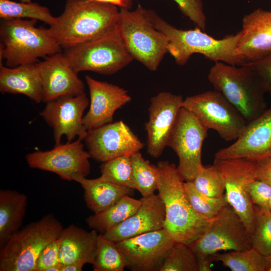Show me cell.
<instances>
[{
  "instance_id": "cell-1",
  "label": "cell",
  "mask_w": 271,
  "mask_h": 271,
  "mask_svg": "<svg viewBox=\"0 0 271 271\" xmlns=\"http://www.w3.org/2000/svg\"><path fill=\"white\" fill-rule=\"evenodd\" d=\"M158 195L165 207V228L175 242L189 245L207 228L211 219L197 213L189 203L184 188V181L174 163L157 164Z\"/></svg>"
},
{
  "instance_id": "cell-2",
  "label": "cell",
  "mask_w": 271,
  "mask_h": 271,
  "mask_svg": "<svg viewBox=\"0 0 271 271\" xmlns=\"http://www.w3.org/2000/svg\"><path fill=\"white\" fill-rule=\"evenodd\" d=\"M149 15L155 27L162 32L168 42V53L180 66L186 64L194 54H200L215 63L241 66L247 63L236 53L241 31L226 35L221 39L214 38L197 27L193 30L179 29L149 10Z\"/></svg>"
},
{
  "instance_id": "cell-3",
  "label": "cell",
  "mask_w": 271,
  "mask_h": 271,
  "mask_svg": "<svg viewBox=\"0 0 271 271\" xmlns=\"http://www.w3.org/2000/svg\"><path fill=\"white\" fill-rule=\"evenodd\" d=\"M117 7L92 0H66L62 13L50 29L61 47L68 49L114 28Z\"/></svg>"
},
{
  "instance_id": "cell-4",
  "label": "cell",
  "mask_w": 271,
  "mask_h": 271,
  "mask_svg": "<svg viewBox=\"0 0 271 271\" xmlns=\"http://www.w3.org/2000/svg\"><path fill=\"white\" fill-rule=\"evenodd\" d=\"M36 20L3 19L0 27V58L6 66L37 63L38 59L60 52L51 30L36 27Z\"/></svg>"
},
{
  "instance_id": "cell-5",
  "label": "cell",
  "mask_w": 271,
  "mask_h": 271,
  "mask_svg": "<svg viewBox=\"0 0 271 271\" xmlns=\"http://www.w3.org/2000/svg\"><path fill=\"white\" fill-rule=\"evenodd\" d=\"M207 77L214 89L238 110L247 122L266 109V92L258 75L247 63L236 66L216 62Z\"/></svg>"
},
{
  "instance_id": "cell-6",
  "label": "cell",
  "mask_w": 271,
  "mask_h": 271,
  "mask_svg": "<svg viewBox=\"0 0 271 271\" xmlns=\"http://www.w3.org/2000/svg\"><path fill=\"white\" fill-rule=\"evenodd\" d=\"M63 229L52 214L29 223L0 247V270L35 271L40 254L60 237Z\"/></svg>"
},
{
  "instance_id": "cell-7",
  "label": "cell",
  "mask_w": 271,
  "mask_h": 271,
  "mask_svg": "<svg viewBox=\"0 0 271 271\" xmlns=\"http://www.w3.org/2000/svg\"><path fill=\"white\" fill-rule=\"evenodd\" d=\"M116 28L133 58L156 71L168 53V42L152 23L149 10L141 5L133 11L120 9Z\"/></svg>"
},
{
  "instance_id": "cell-8",
  "label": "cell",
  "mask_w": 271,
  "mask_h": 271,
  "mask_svg": "<svg viewBox=\"0 0 271 271\" xmlns=\"http://www.w3.org/2000/svg\"><path fill=\"white\" fill-rule=\"evenodd\" d=\"M73 70L112 75L133 59L116 28L93 39L66 49L64 53Z\"/></svg>"
},
{
  "instance_id": "cell-9",
  "label": "cell",
  "mask_w": 271,
  "mask_h": 271,
  "mask_svg": "<svg viewBox=\"0 0 271 271\" xmlns=\"http://www.w3.org/2000/svg\"><path fill=\"white\" fill-rule=\"evenodd\" d=\"M183 107L194 114L208 129L215 130L227 142L235 141L247 124L238 110L215 89L186 97Z\"/></svg>"
},
{
  "instance_id": "cell-10",
  "label": "cell",
  "mask_w": 271,
  "mask_h": 271,
  "mask_svg": "<svg viewBox=\"0 0 271 271\" xmlns=\"http://www.w3.org/2000/svg\"><path fill=\"white\" fill-rule=\"evenodd\" d=\"M189 246L197 256H210L221 251L250 249L252 247V236L227 204L211 219L204 233Z\"/></svg>"
},
{
  "instance_id": "cell-11",
  "label": "cell",
  "mask_w": 271,
  "mask_h": 271,
  "mask_svg": "<svg viewBox=\"0 0 271 271\" xmlns=\"http://www.w3.org/2000/svg\"><path fill=\"white\" fill-rule=\"evenodd\" d=\"M225 182L224 196L252 236L254 229V209L248 192L250 182L256 178L257 161L245 158L214 159Z\"/></svg>"
},
{
  "instance_id": "cell-12",
  "label": "cell",
  "mask_w": 271,
  "mask_h": 271,
  "mask_svg": "<svg viewBox=\"0 0 271 271\" xmlns=\"http://www.w3.org/2000/svg\"><path fill=\"white\" fill-rule=\"evenodd\" d=\"M208 130L192 112L181 109L168 146L178 157L177 169L184 181H193L203 165L202 148Z\"/></svg>"
},
{
  "instance_id": "cell-13",
  "label": "cell",
  "mask_w": 271,
  "mask_h": 271,
  "mask_svg": "<svg viewBox=\"0 0 271 271\" xmlns=\"http://www.w3.org/2000/svg\"><path fill=\"white\" fill-rule=\"evenodd\" d=\"M81 141L78 139L55 145L49 151L33 152L26 156V162L31 168L55 173L65 180L86 177L90 172L91 157Z\"/></svg>"
},
{
  "instance_id": "cell-14",
  "label": "cell",
  "mask_w": 271,
  "mask_h": 271,
  "mask_svg": "<svg viewBox=\"0 0 271 271\" xmlns=\"http://www.w3.org/2000/svg\"><path fill=\"white\" fill-rule=\"evenodd\" d=\"M84 140L90 157L103 163L121 156H130L144 147L122 120L88 130Z\"/></svg>"
},
{
  "instance_id": "cell-15",
  "label": "cell",
  "mask_w": 271,
  "mask_h": 271,
  "mask_svg": "<svg viewBox=\"0 0 271 271\" xmlns=\"http://www.w3.org/2000/svg\"><path fill=\"white\" fill-rule=\"evenodd\" d=\"M175 242L163 228L116 243L126 267L132 271H159Z\"/></svg>"
},
{
  "instance_id": "cell-16",
  "label": "cell",
  "mask_w": 271,
  "mask_h": 271,
  "mask_svg": "<svg viewBox=\"0 0 271 271\" xmlns=\"http://www.w3.org/2000/svg\"><path fill=\"white\" fill-rule=\"evenodd\" d=\"M183 101L181 95L166 91L161 92L151 99L145 129L147 153L152 157H159L168 146Z\"/></svg>"
},
{
  "instance_id": "cell-17",
  "label": "cell",
  "mask_w": 271,
  "mask_h": 271,
  "mask_svg": "<svg viewBox=\"0 0 271 271\" xmlns=\"http://www.w3.org/2000/svg\"><path fill=\"white\" fill-rule=\"evenodd\" d=\"M40 115L53 130L55 145L65 136L67 142L76 137L84 140L87 130L83 124V114L89 103L85 93L76 96H63L46 102Z\"/></svg>"
},
{
  "instance_id": "cell-18",
  "label": "cell",
  "mask_w": 271,
  "mask_h": 271,
  "mask_svg": "<svg viewBox=\"0 0 271 271\" xmlns=\"http://www.w3.org/2000/svg\"><path fill=\"white\" fill-rule=\"evenodd\" d=\"M271 156V107L247 122L239 137L218 151L215 159L245 158L254 161Z\"/></svg>"
},
{
  "instance_id": "cell-19",
  "label": "cell",
  "mask_w": 271,
  "mask_h": 271,
  "mask_svg": "<svg viewBox=\"0 0 271 271\" xmlns=\"http://www.w3.org/2000/svg\"><path fill=\"white\" fill-rule=\"evenodd\" d=\"M85 78L90 102L89 109L83 117V124L88 130L112 122L115 111L129 102L131 98L123 88L88 75Z\"/></svg>"
},
{
  "instance_id": "cell-20",
  "label": "cell",
  "mask_w": 271,
  "mask_h": 271,
  "mask_svg": "<svg viewBox=\"0 0 271 271\" xmlns=\"http://www.w3.org/2000/svg\"><path fill=\"white\" fill-rule=\"evenodd\" d=\"M37 64L44 102L63 96H76L85 93L83 82L64 54L59 52L46 57Z\"/></svg>"
},
{
  "instance_id": "cell-21",
  "label": "cell",
  "mask_w": 271,
  "mask_h": 271,
  "mask_svg": "<svg viewBox=\"0 0 271 271\" xmlns=\"http://www.w3.org/2000/svg\"><path fill=\"white\" fill-rule=\"evenodd\" d=\"M242 26L238 56L249 62L271 54V11L257 9L245 15Z\"/></svg>"
},
{
  "instance_id": "cell-22",
  "label": "cell",
  "mask_w": 271,
  "mask_h": 271,
  "mask_svg": "<svg viewBox=\"0 0 271 271\" xmlns=\"http://www.w3.org/2000/svg\"><path fill=\"white\" fill-rule=\"evenodd\" d=\"M142 204L132 215L103 235L117 242L164 228V204L158 194L142 197Z\"/></svg>"
},
{
  "instance_id": "cell-23",
  "label": "cell",
  "mask_w": 271,
  "mask_h": 271,
  "mask_svg": "<svg viewBox=\"0 0 271 271\" xmlns=\"http://www.w3.org/2000/svg\"><path fill=\"white\" fill-rule=\"evenodd\" d=\"M98 232L90 231L71 224L64 228L60 236V262L84 266L93 264L97 250Z\"/></svg>"
},
{
  "instance_id": "cell-24",
  "label": "cell",
  "mask_w": 271,
  "mask_h": 271,
  "mask_svg": "<svg viewBox=\"0 0 271 271\" xmlns=\"http://www.w3.org/2000/svg\"><path fill=\"white\" fill-rule=\"evenodd\" d=\"M37 63L16 67L1 65V92L23 94L37 103L44 101L43 87Z\"/></svg>"
},
{
  "instance_id": "cell-25",
  "label": "cell",
  "mask_w": 271,
  "mask_h": 271,
  "mask_svg": "<svg viewBox=\"0 0 271 271\" xmlns=\"http://www.w3.org/2000/svg\"><path fill=\"white\" fill-rule=\"evenodd\" d=\"M74 181L84 190L87 207L98 213L111 207L125 196H132L134 190L109 181L101 176L93 179L79 177Z\"/></svg>"
},
{
  "instance_id": "cell-26",
  "label": "cell",
  "mask_w": 271,
  "mask_h": 271,
  "mask_svg": "<svg viewBox=\"0 0 271 271\" xmlns=\"http://www.w3.org/2000/svg\"><path fill=\"white\" fill-rule=\"evenodd\" d=\"M27 203V196L24 193L0 190V247L20 229Z\"/></svg>"
},
{
  "instance_id": "cell-27",
  "label": "cell",
  "mask_w": 271,
  "mask_h": 271,
  "mask_svg": "<svg viewBox=\"0 0 271 271\" xmlns=\"http://www.w3.org/2000/svg\"><path fill=\"white\" fill-rule=\"evenodd\" d=\"M141 204V199L125 196L105 210L89 216L86 222L90 228L103 234L134 214Z\"/></svg>"
},
{
  "instance_id": "cell-28",
  "label": "cell",
  "mask_w": 271,
  "mask_h": 271,
  "mask_svg": "<svg viewBox=\"0 0 271 271\" xmlns=\"http://www.w3.org/2000/svg\"><path fill=\"white\" fill-rule=\"evenodd\" d=\"M212 261H220L232 271H266L267 257L254 247L243 250H231L210 256Z\"/></svg>"
},
{
  "instance_id": "cell-29",
  "label": "cell",
  "mask_w": 271,
  "mask_h": 271,
  "mask_svg": "<svg viewBox=\"0 0 271 271\" xmlns=\"http://www.w3.org/2000/svg\"><path fill=\"white\" fill-rule=\"evenodd\" d=\"M0 17L3 19L29 18L51 26L56 21L49 9L37 3L0 0Z\"/></svg>"
},
{
  "instance_id": "cell-30",
  "label": "cell",
  "mask_w": 271,
  "mask_h": 271,
  "mask_svg": "<svg viewBox=\"0 0 271 271\" xmlns=\"http://www.w3.org/2000/svg\"><path fill=\"white\" fill-rule=\"evenodd\" d=\"M92 265L94 271H123L126 267L116 243L102 233L98 236L96 253Z\"/></svg>"
},
{
  "instance_id": "cell-31",
  "label": "cell",
  "mask_w": 271,
  "mask_h": 271,
  "mask_svg": "<svg viewBox=\"0 0 271 271\" xmlns=\"http://www.w3.org/2000/svg\"><path fill=\"white\" fill-rule=\"evenodd\" d=\"M130 160L137 190L143 197L155 194L158 185L157 166L145 160L140 152L131 155Z\"/></svg>"
},
{
  "instance_id": "cell-32",
  "label": "cell",
  "mask_w": 271,
  "mask_h": 271,
  "mask_svg": "<svg viewBox=\"0 0 271 271\" xmlns=\"http://www.w3.org/2000/svg\"><path fill=\"white\" fill-rule=\"evenodd\" d=\"M184 188L188 200L193 209L205 219H212L225 206L228 204L224 195L218 198L208 196L199 191L192 181H184Z\"/></svg>"
},
{
  "instance_id": "cell-33",
  "label": "cell",
  "mask_w": 271,
  "mask_h": 271,
  "mask_svg": "<svg viewBox=\"0 0 271 271\" xmlns=\"http://www.w3.org/2000/svg\"><path fill=\"white\" fill-rule=\"evenodd\" d=\"M100 169V176L103 178L118 185L137 190L130 156H121L103 162Z\"/></svg>"
},
{
  "instance_id": "cell-34",
  "label": "cell",
  "mask_w": 271,
  "mask_h": 271,
  "mask_svg": "<svg viewBox=\"0 0 271 271\" xmlns=\"http://www.w3.org/2000/svg\"><path fill=\"white\" fill-rule=\"evenodd\" d=\"M159 271H198L197 256L189 245L175 242Z\"/></svg>"
},
{
  "instance_id": "cell-35",
  "label": "cell",
  "mask_w": 271,
  "mask_h": 271,
  "mask_svg": "<svg viewBox=\"0 0 271 271\" xmlns=\"http://www.w3.org/2000/svg\"><path fill=\"white\" fill-rule=\"evenodd\" d=\"M254 229L252 235V247L262 255H271V210L253 205Z\"/></svg>"
},
{
  "instance_id": "cell-36",
  "label": "cell",
  "mask_w": 271,
  "mask_h": 271,
  "mask_svg": "<svg viewBox=\"0 0 271 271\" xmlns=\"http://www.w3.org/2000/svg\"><path fill=\"white\" fill-rule=\"evenodd\" d=\"M192 182L199 191L208 196L218 198L224 195L225 182L223 175L214 164L203 165Z\"/></svg>"
},
{
  "instance_id": "cell-37",
  "label": "cell",
  "mask_w": 271,
  "mask_h": 271,
  "mask_svg": "<svg viewBox=\"0 0 271 271\" xmlns=\"http://www.w3.org/2000/svg\"><path fill=\"white\" fill-rule=\"evenodd\" d=\"M181 13L189 18L197 27L205 30L206 17L202 0H173Z\"/></svg>"
},
{
  "instance_id": "cell-38",
  "label": "cell",
  "mask_w": 271,
  "mask_h": 271,
  "mask_svg": "<svg viewBox=\"0 0 271 271\" xmlns=\"http://www.w3.org/2000/svg\"><path fill=\"white\" fill-rule=\"evenodd\" d=\"M60 237L50 243L42 251L36 262L35 271H46L50 267L60 263Z\"/></svg>"
},
{
  "instance_id": "cell-39",
  "label": "cell",
  "mask_w": 271,
  "mask_h": 271,
  "mask_svg": "<svg viewBox=\"0 0 271 271\" xmlns=\"http://www.w3.org/2000/svg\"><path fill=\"white\" fill-rule=\"evenodd\" d=\"M248 192L253 205L268 207L271 199V186L265 182L255 179L249 185Z\"/></svg>"
},
{
  "instance_id": "cell-40",
  "label": "cell",
  "mask_w": 271,
  "mask_h": 271,
  "mask_svg": "<svg viewBox=\"0 0 271 271\" xmlns=\"http://www.w3.org/2000/svg\"><path fill=\"white\" fill-rule=\"evenodd\" d=\"M247 64L255 71L266 93L271 96V54Z\"/></svg>"
},
{
  "instance_id": "cell-41",
  "label": "cell",
  "mask_w": 271,
  "mask_h": 271,
  "mask_svg": "<svg viewBox=\"0 0 271 271\" xmlns=\"http://www.w3.org/2000/svg\"><path fill=\"white\" fill-rule=\"evenodd\" d=\"M256 178L271 186V156L257 161Z\"/></svg>"
},
{
  "instance_id": "cell-42",
  "label": "cell",
  "mask_w": 271,
  "mask_h": 271,
  "mask_svg": "<svg viewBox=\"0 0 271 271\" xmlns=\"http://www.w3.org/2000/svg\"><path fill=\"white\" fill-rule=\"evenodd\" d=\"M99 3L110 4L120 9L129 10L132 5V0H92Z\"/></svg>"
},
{
  "instance_id": "cell-43",
  "label": "cell",
  "mask_w": 271,
  "mask_h": 271,
  "mask_svg": "<svg viewBox=\"0 0 271 271\" xmlns=\"http://www.w3.org/2000/svg\"><path fill=\"white\" fill-rule=\"evenodd\" d=\"M198 271H211V263L213 261L210 256H197Z\"/></svg>"
},
{
  "instance_id": "cell-44",
  "label": "cell",
  "mask_w": 271,
  "mask_h": 271,
  "mask_svg": "<svg viewBox=\"0 0 271 271\" xmlns=\"http://www.w3.org/2000/svg\"><path fill=\"white\" fill-rule=\"evenodd\" d=\"M83 266L71 263L68 264H62L61 271H81L82 269Z\"/></svg>"
},
{
  "instance_id": "cell-45",
  "label": "cell",
  "mask_w": 271,
  "mask_h": 271,
  "mask_svg": "<svg viewBox=\"0 0 271 271\" xmlns=\"http://www.w3.org/2000/svg\"><path fill=\"white\" fill-rule=\"evenodd\" d=\"M62 264L61 263L49 267L46 271H61Z\"/></svg>"
},
{
  "instance_id": "cell-46",
  "label": "cell",
  "mask_w": 271,
  "mask_h": 271,
  "mask_svg": "<svg viewBox=\"0 0 271 271\" xmlns=\"http://www.w3.org/2000/svg\"><path fill=\"white\" fill-rule=\"evenodd\" d=\"M268 259V264H267V271H271V255L267 257Z\"/></svg>"
},
{
  "instance_id": "cell-47",
  "label": "cell",
  "mask_w": 271,
  "mask_h": 271,
  "mask_svg": "<svg viewBox=\"0 0 271 271\" xmlns=\"http://www.w3.org/2000/svg\"><path fill=\"white\" fill-rule=\"evenodd\" d=\"M21 2L31 3L32 0H20Z\"/></svg>"
},
{
  "instance_id": "cell-48",
  "label": "cell",
  "mask_w": 271,
  "mask_h": 271,
  "mask_svg": "<svg viewBox=\"0 0 271 271\" xmlns=\"http://www.w3.org/2000/svg\"><path fill=\"white\" fill-rule=\"evenodd\" d=\"M268 208L271 210V199H270L268 203Z\"/></svg>"
}]
</instances>
